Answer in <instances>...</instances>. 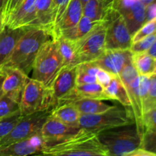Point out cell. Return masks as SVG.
<instances>
[{
  "mask_svg": "<svg viewBox=\"0 0 156 156\" xmlns=\"http://www.w3.org/2000/svg\"><path fill=\"white\" fill-rule=\"evenodd\" d=\"M53 37V30L42 27H30L19 38L4 66L21 70L28 76L41 47Z\"/></svg>",
  "mask_w": 156,
  "mask_h": 156,
  "instance_id": "6da1fadb",
  "label": "cell"
},
{
  "mask_svg": "<svg viewBox=\"0 0 156 156\" xmlns=\"http://www.w3.org/2000/svg\"><path fill=\"white\" fill-rule=\"evenodd\" d=\"M41 156H108L96 133L81 128L62 141L46 147Z\"/></svg>",
  "mask_w": 156,
  "mask_h": 156,
  "instance_id": "7a4b0ae2",
  "label": "cell"
},
{
  "mask_svg": "<svg viewBox=\"0 0 156 156\" xmlns=\"http://www.w3.org/2000/svg\"><path fill=\"white\" fill-rule=\"evenodd\" d=\"M97 135L108 156H123L141 147L142 137L135 123L101 130Z\"/></svg>",
  "mask_w": 156,
  "mask_h": 156,
  "instance_id": "3957f363",
  "label": "cell"
},
{
  "mask_svg": "<svg viewBox=\"0 0 156 156\" xmlns=\"http://www.w3.org/2000/svg\"><path fill=\"white\" fill-rule=\"evenodd\" d=\"M62 66V58L53 37L44 44L38 52L32 67L31 79L49 87Z\"/></svg>",
  "mask_w": 156,
  "mask_h": 156,
  "instance_id": "277c9868",
  "label": "cell"
},
{
  "mask_svg": "<svg viewBox=\"0 0 156 156\" xmlns=\"http://www.w3.org/2000/svg\"><path fill=\"white\" fill-rule=\"evenodd\" d=\"M135 123L130 108L113 106L103 113L93 115H81L79 127L94 133Z\"/></svg>",
  "mask_w": 156,
  "mask_h": 156,
  "instance_id": "5b68a950",
  "label": "cell"
},
{
  "mask_svg": "<svg viewBox=\"0 0 156 156\" xmlns=\"http://www.w3.org/2000/svg\"><path fill=\"white\" fill-rule=\"evenodd\" d=\"M50 107L51 98L49 87L29 78L20 99L19 110L21 115H29L46 110L50 111Z\"/></svg>",
  "mask_w": 156,
  "mask_h": 156,
  "instance_id": "8992f818",
  "label": "cell"
},
{
  "mask_svg": "<svg viewBox=\"0 0 156 156\" xmlns=\"http://www.w3.org/2000/svg\"><path fill=\"white\" fill-rule=\"evenodd\" d=\"M124 85L130 101V110L141 137L144 133V111L140 90V75L132 62L128 63L118 75Z\"/></svg>",
  "mask_w": 156,
  "mask_h": 156,
  "instance_id": "52a82bcc",
  "label": "cell"
},
{
  "mask_svg": "<svg viewBox=\"0 0 156 156\" xmlns=\"http://www.w3.org/2000/svg\"><path fill=\"white\" fill-rule=\"evenodd\" d=\"M50 114V111L46 110L23 116L12 130L2 139L0 146L13 144L41 135V129Z\"/></svg>",
  "mask_w": 156,
  "mask_h": 156,
  "instance_id": "ba28073f",
  "label": "cell"
},
{
  "mask_svg": "<svg viewBox=\"0 0 156 156\" xmlns=\"http://www.w3.org/2000/svg\"><path fill=\"white\" fill-rule=\"evenodd\" d=\"M132 45L130 34L123 17L113 9L107 18L105 49L129 50Z\"/></svg>",
  "mask_w": 156,
  "mask_h": 156,
  "instance_id": "9c48e42d",
  "label": "cell"
},
{
  "mask_svg": "<svg viewBox=\"0 0 156 156\" xmlns=\"http://www.w3.org/2000/svg\"><path fill=\"white\" fill-rule=\"evenodd\" d=\"M106 26L107 21L75 42L79 64L93 62L105 51Z\"/></svg>",
  "mask_w": 156,
  "mask_h": 156,
  "instance_id": "30bf717a",
  "label": "cell"
},
{
  "mask_svg": "<svg viewBox=\"0 0 156 156\" xmlns=\"http://www.w3.org/2000/svg\"><path fill=\"white\" fill-rule=\"evenodd\" d=\"M77 66H62L49 86L51 98L50 111L63 103L76 85Z\"/></svg>",
  "mask_w": 156,
  "mask_h": 156,
  "instance_id": "8fae6325",
  "label": "cell"
},
{
  "mask_svg": "<svg viewBox=\"0 0 156 156\" xmlns=\"http://www.w3.org/2000/svg\"><path fill=\"white\" fill-rule=\"evenodd\" d=\"M113 9L123 17L132 37L146 22V6L139 0H114Z\"/></svg>",
  "mask_w": 156,
  "mask_h": 156,
  "instance_id": "7c38bea8",
  "label": "cell"
},
{
  "mask_svg": "<svg viewBox=\"0 0 156 156\" xmlns=\"http://www.w3.org/2000/svg\"><path fill=\"white\" fill-rule=\"evenodd\" d=\"M130 50H105L95 60L91 62L111 75H119L128 63L132 62Z\"/></svg>",
  "mask_w": 156,
  "mask_h": 156,
  "instance_id": "4fadbf2b",
  "label": "cell"
},
{
  "mask_svg": "<svg viewBox=\"0 0 156 156\" xmlns=\"http://www.w3.org/2000/svg\"><path fill=\"white\" fill-rule=\"evenodd\" d=\"M80 129L81 128L68 126L49 116L41 129V136L45 143L46 148L62 141L79 132Z\"/></svg>",
  "mask_w": 156,
  "mask_h": 156,
  "instance_id": "5bb4252c",
  "label": "cell"
},
{
  "mask_svg": "<svg viewBox=\"0 0 156 156\" xmlns=\"http://www.w3.org/2000/svg\"><path fill=\"white\" fill-rule=\"evenodd\" d=\"M3 77L2 91L4 94H10L21 99V93L29 77L21 70L10 66H3L0 69Z\"/></svg>",
  "mask_w": 156,
  "mask_h": 156,
  "instance_id": "9a60e30c",
  "label": "cell"
},
{
  "mask_svg": "<svg viewBox=\"0 0 156 156\" xmlns=\"http://www.w3.org/2000/svg\"><path fill=\"white\" fill-rule=\"evenodd\" d=\"M45 148L41 135L8 146H0V156H30L39 154Z\"/></svg>",
  "mask_w": 156,
  "mask_h": 156,
  "instance_id": "2e32d148",
  "label": "cell"
},
{
  "mask_svg": "<svg viewBox=\"0 0 156 156\" xmlns=\"http://www.w3.org/2000/svg\"><path fill=\"white\" fill-rule=\"evenodd\" d=\"M28 27H11L5 26L0 32V69L12 55L19 38Z\"/></svg>",
  "mask_w": 156,
  "mask_h": 156,
  "instance_id": "e0dca14e",
  "label": "cell"
},
{
  "mask_svg": "<svg viewBox=\"0 0 156 156\" xmlns=\"http://www.w3.org/2000/svg\"><path fill=\"white\" fill-rule=\"evenodd\" d=\"M52 2L53 0H37L34 10L24 27H42L52 30Z\"/></svg>",
  "mask_w": 156,
  "mask_h": 156,
  "instance_id": "ac0fdd59",
  "label": "cell"
},
{
  "mask_svg": "<svg viewBox=\"0 0 156 156\" xmlns=\"http://www.w3.org/2000/svg\"><path fill=\"white\" fill-rule=\"evenodd\" d=\"M81 98H92L99 100H109L105 88L98 83L76 85L63 103H69ZM62 105V104H61Z\"/></svg>",
  "mask_w": 156,
  "mask_h": 156,
  "instance_id": "d6986e66",
  "label": "cell"
},
{
  "mask_svg": "<svg viewBox=\"0 0 156 156\" xmlns=\"http://www.w3.org/2000/svg\"><path fill=\"white\" fill-rule=\"evenodd\" d=\"M114 0H88L83 5V15L94 21H107L113 10Z\"/></svg>",
  "mask_w": 156,
  "mask_h": 156,
  "instance_id": "ffe728a7",
  "label": "cell"
},
{
  "mask_svg": "<svg viewBox=\"0 0 156 156\" xmlns=\"http://www.w3.org/2000/svg\"><path fill=\"white\" fill-rule=\"evenodd\" d=\"M83 15V5L81 0H70L65 12L53 32H60L74 27Z\"/></svg>",
  "mask_w": 156,
  "mask_h": 156,
  "instance_id": "44dd1931",
  "label": "cell"
},
{
  "mask_svg": "<svg viewBox=\"0 0 156 156\" xmlns=\"http://www.w3.org/2000/svg\"><path fill=\"white\" fill-rule=\"evenodd\" d=\"M105 21H91L87 17L82 15L79 22L74 27L69 28L67 30H62L60 32H53V33H59L64 37L71 40L73 41H78L83 38L87 34L92 31L93 30L101 25Z\"/></svg>",
  "mask_w": 156,
  "mask_h": 156,
  "instance_id": "7402d4cb",
  "label": "cell"
},
{
  "mask_svg": "<svg viewBox=\"0 0 156 156\" xmlns=\"http://www.w3.org/2000/svg\"><path fill=\"white\" fill-rule=\"evenodd\" d=\"M53 37L63 61V66H75L79 64L75 41H71L59 33H53Z\"/></svg>",
  "mask_w": 156,
  "mask_h": 156,
  "instance_id": "603a6c76",
  "label": "cell"
},
{
  "mask_svg": "<svg viewBox=\"0 0 156 156\" xmlns=\"http://www.w3.org/2000/svg\"><path fill=\"white\" fill-rule=\"evenodd\" d=\"M50 116L68 126L80 128L79 119L81 114L71 102L62 104L53 108L50 111Z\"/></svg>",
  "mask_w": 156,
  "mask_h": 156,
  "instance_id": "cb8c5ba5",
  "label": "cell"
},
{
  "mask_svg": "<svg viewBox=\"0 0 156 156\" xmlns=\"http://www.w3.org/2000/svg\"><path fill=\"white\" fill-rule=\"evenodd\" d=\"M104 88L109 100L117 101L123 107L130 108L127 91L118 75H112L110 82Z\"/></svg>",
  "mask_w": 156,
  "mask_h": 156,
  "instance_id": "d4e9b609",
  "label": "cell"
},
{
  "mask_svg": "<svg viewBox=\"0 0 156 156\" xmlns=\"http://www.w3.org/2000/svg\"><path fill=\"white\" fill-rule=\"evenodd\" d=\"M81 115H93L107 111L112 105L107 104L103 100L92 98H81L71 102Z\"/></svg>",
  "mask_w": 156,
  "mask_h": 156,
  "instance_id": "484cf974",
  "label": "cell"
},
{
  "mask_svg": "<svg viewBox=\"0 0 156 156\" xmlns=\"http://www.w3.org/2000/svg\"><path fill=\"white\" fill-rule=\"evenodd\" d=\"M132 63L140 76H151L155 70L156 59L147 51L133 53Z\"/></svg>",
  "mask_w": 156,
  "mask_h": 156,
  "instance_id": "4316f807",
  "label": "cell"
},
{
  "mask_svg": "<svg viewBox=\"0 0 156 156\" xmlns=\"http://www.w3.org/2000/svg\"><path fill=\"white\" fill-rule=\"evenodd\" d=\"M99 67L91 62H84L77 66L76 85L97 83V73Z\"/></svg>",
  "mask_w": 156,
  "mask_h": 156,
  "instance_id": "83f0119b",
  "label": "cell"
},
{
  "mask_svg": "<svg viewBox=\"0 0 156 156\" xmlns=\"http://www.w3.org/2000/svg\"><path fill=\"white\" fill-rule=\"evenodd\" d=\"M20 99L10 94H4L0 99V119L5 118L20 111Z\"/></svg>",
  "mask_w": 156,
  "mask_h": 156,
  "instance_id": "f1b7e54d",
  "label": "cell"
},
{
  "mask_svg": "<svg viewBox=\"0 0 156 156\" xmlns=\"http://www.w3.org/2000/svg\"><path fill=\"white\" fill-rule=\"evenodd\" d=\"M70 0H53L51 7V28L55 30Z\"/></svg>",
  "mask_w": 156,
  "mask_h": 156,
  "instance_id": "f546056e",
  "label": "cell"
},
{
  "mask_svg": "<svg viewBox=\"0 0 156 156\" xmlns=\"http://www.w3.org/2000/svg\"><path fill=\"white\" fill-rule=\"evenodd\" d=\"M22 117L23 116L21 115L20 111H18L0 120V141L12 130V128L18 123Z\"/></svg>",
  "mask_w": 156,
  "mask_h": 156,
  "instance_id": "4dcf8cb0",
  "label": "cell"
},
{
  "mask_svg": "<svg viewBox=\"0 0 156 156\" xmlns=\"http://www.w3.org/2000/svg\"><path fill=\"white\" fill-rule=\"evenodd\" d=\"M156 108V74L150 76V85L147 98L144 102V115L147 111Z\"/></svg>",
  "mask_w": 156,
  "mask_h": 156,
  "instance_id": "1f68e13d",
  "label": "cell"
},
{
  "mask_svg": "<svg viewBox=\"0 0 156 156\" xmlns=\"http://www.w3.org/2000/svg\"><path fill=\"white\" fill-rule=\"evenodd\" d=\"M156 31V18L147 21L132 37V44Z\"/></svg>",
  "mask_w": 156,
  "mask_h": 156,
  "instance_id": "d6a6232c",
  "label": "cell"
},
{
  "mask_svg": "<svg viewBox=\"0 0 156 156\" xmlns=\"http://www.w3.org/2000/svg\"><path fill=\"white\" fill-rule=\"evenodd\" d=\"M145 131L156 133V108L147 111L144 115Z\"/></svg>",
  "mask_w": 156,
  "mask_h": 156,
  "instance_id": "836d02e7",
  "label": "cell"
},
{
  "mask_svg": "<svg viewBox=\"0 0 156 156\" xmlns=\"http://www.w3.org/2000/svg\"><path fill=\"white\" fill-rule=\"evenodd\" d=\"M23 0H8L7 3H6L5 8L4 9V12L2 13V20H3V27H4V24L8 19L9 16L12 14V12L19 6L21 2Z\"/></svg>",
  "mask_w": 156,
  "mask_h": 156,
  "instance_id": "e575fe53",
  "label": "cell"
},
{
  "mask_svg": "<svg viewBox=\"0 0 156 156\" xmlns=\"http://www.w3.org/2000/svg\"><path fill=\"white\" fill-rule=\"evenodd\" d=\"M111 77H112V75L110 74L108 72L105 71L102 69L99 68L98 72L97 73V83L100 84L101 86L105 88L110 82Z\"/></svg>",
  "mask_w": 156,
  "mask_h": 156,
  "instance_id": "d590c367",
  "label": "cell"
},
{
  "mask_svg": "<svg viewBox=\"0 0 156 156\" xmlns=\"http://www.w3.org/2000/svg\"><path fill=\"white\" fill-rule=\"evenodd\" d=\"M123 156H156V154L143 148H138Z\"/></svg>",
  "mask_w": 156,
  "mask_h": 156,
  "instance_id": "8d00e7d4",
  "label": "cell"
},
{
  "mask_svg": "<svg viewBox=\"0 0 156 156\" xmlns=\"http://www.w3.org/2000/svg\"><path fill=\"white\" fill-rule=\"evenodd\" d=\"M146 21L156 18V0L146 6Z\"/></svg>",
  "mask_w": 156,
  "mask_h": 156,
  "instance_id": "74e56055",
  "label": "cell"
},
{
  "mask_svg": "<svg viewBox=\"0 0 156 156\" xmlns=\"http://www.w3.org/2000/svg\"><path fill=\"white\" fill-rule=\"evenodd\" d=\"M147 52L151 55V56H152L154 58L156 59V41H155V43L152 44V47L147 50Z\"/></svg>",
  "mask_w": 156,
  "mask_h": 156,
  "instance_id": "f35d334b",
  "label": "cell"
},
{
  "mask_svg": "<svg viewBox=\"0 0 156 156\" xmlns=\"http://www.w3.org/2000/svg\"><path fill=\"white\" fill-rule=\"evenodd\" d=\"M7 2L8 0H0V12L2 13H2L4 12V9L5 8Z\"/></svg>",
  "mask_w": 156,
  "mask_h": 156,
  "instance_id": "ab89813d",
  "label": "cell"
},
{
  "mask_svg": "<svg viewBox=\"0 0 156 156\" xmlns=\"http://www.w3.org/2000/svg\"><path fill=\"white\" fill-rule=\"evenodd\" d=\"M2 82H3V77L2 76H0V99L2 98V96L4 95V93L2 91Z\"/></svg>",
  "mask_w": 156,
  "mask_h": 156,
  "instance_id": "60d3db41",
  "label": "cell"
},
{
  "mask_svg": "<svg viewBox=\"0 0 156 156\" xmlns=\"http://www.w3.org/2000/svg\"><path fill=\"white\" fill-rule=\"evenodd\" d=\"M139 1L141 2L142 3H143V5H145L146 6L149 5V4H151L152 2H153L154 1H155V0H139Z\"/></svg>",
  "mask_w": 156,
  "mask_h": 156,
  "instance_id": "b9f144b4",
  "label": "cell"
},
{
  "mask_svg": "<svg viewBox=\"0 0 156 156\" xmlns=\"http://www.w3.org/2000/svg\"><path fill=\"white\" fill-rule=\"evenodd\" d=\"M3 20H2V13L1 12H0V32H1V30H2L3 28Z\"/></svg>",
  "mask_w": 156,
  "mask_h": 156,
  "instance_id": "7bdbcfd3",
  "label": "cell"
},
{
  "mask_svg": "<svg viewBox=\"0 0 156 156\" xmlns=\"http://www.w3.org/2000/svg\"><path fill=\"white\" fill-rule=\"evenodd\" d=\"M81 1H82V5H85V3H86L88 1V0H81Z\"/></svg>",
  "mask_w": 156,
  "mask_h": 156,
  "instance_id": "ee69618b",
  "label": "cell"
},
{
  "mask_svg": "<svg viewBox=\"0 0 156 156\" xmlns=\"http://www.w3.org/2000/svg\"><path fill=\"white\" fill-rule=\"evenodd\" d=\"M153 74H156V65H155V70H154Z\"/></svg>",
  "mask_w": 156,
  "mask_h": 156,
  "instance_id": "f6af8a7d",
  "label": "cell"
},
{
  "mask_svg": "<svg viewBox=\"0 0 156 156\" xmlns=\"http://www.w3.org/2000/svg\"><path fill=\"white\" fill-rule=\"evenodd\" d=\"M34 156H41V155H37H37H34Z\"/></svg>",
  "mask_w": 156,
  "mask_h": 156,
  "instance_id": "bcb514c9",
  "label": "cell"
},
{
  "mask_svg": "<svg viewBox=\"0 0 156 156\" xmlns=\"http://www.w3.org/2000/svg\"><path fill=\"white\" fill-rule=\"evenodd\" d=\"M2 120V119H0V120Z\"/></svg>",
  "mask_w": 156,
  "mask_h": 156,
  "instance_id": "7dc6e473",
  "label": "cell"
}]
</instances>
